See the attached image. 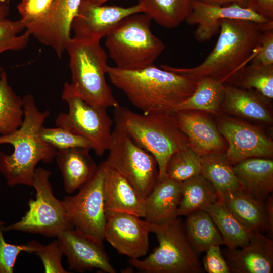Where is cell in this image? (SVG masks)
<instances>
[{
    "label": "cell",
    "mask_w": 273,
    "mask_h": 273,
    "mask_svg": "<svg viewBox=\"0 0 273 273\" xmlns=\"http://www.w3.org/2000/svg\"><path fill=\"white\" fill-rule=\"evenodd\" d=\"M273 28V21L260 24L224 19L212 51L199 65L192 68L161 67L199 81L211 79L236 86L243 70L257 54L262 32Z\"/></svg>",
    "instance_id": "obj_1"
},
{
    "label": "cell",
    "mask_w": 273,
    "mask_h": 273,
    "mask_svg": "<svg viewBox=\"0 0 273 273\" xmlns=\"http://www.w3.org/2000/svg\"><path fill=\"white\" fill-rule=\"evenodd\" d=\"M111 82L144 113H170L188 98L198 81L153 65L136 70L107 66Z\"/></svg>",
    "instance_id": "obj_2"
},
{
    "label": "cell",
    "mask_w": 273,
    "mask_h": 273,
    "mask_svg": "<svg viewBox=\"0 0 273 273\" xmlns=\"http://www.w3.org/2000/svg\"><path fill=\"white\" fill-rule=\"evenodd\" d=\"M24 111L21 126L9 134L0 135V145L11 144L14 152L7 155L0 152V172L7 185L32 186L35 167L40 161L52 162L57 150L40 138V129L50 112L40 111L31 94L23 97Z\"/></svg>",
    "instance_id": "obj_3"
},
{
    "label": "cell",
    "mask_w": 273,
    "mask_h": 273,
    "mask_svg": "<svg viewBox=\"0 0 273 273\" xmlns=\"http://www.w3.org/2000/svg\"><path fill=\"white\" fill-rule=\"evenodd\" d=\"M115 126L127 134L155 158L158 179L166 177L171 156L189 146L188 140L176 125L170 113H135L126 107L114 108Z\"/></svg>",
    "instance_id": "obj_4"
},
{
    "label": "cell",
    "mask_w": 273,
    "mask_h": 273,
    "mask_svg": "<svg viewBox=\"0 0 273 273\" xmlns=\"http://www.w3.org/2000/svg\"><path fill=\"white\" fill-rule=\"evenodd\" d=\"M66 51L69 56L72 90L87 104L107 109L120 106L106 79L107 56L100 41L73 37Z\"/></svg>",
    "instance_id": "obj_5"
},
{
    "label": "cell",
    "mask_w": 273,
    "mask_h": 273,
    "mask_svg": "<svg viewBox=\"0 0 273 273\" xmlns=\"http://www.w3.org/2000/svg\"><path fill=\"white\" fill-rule=\"evenodd\" d=\"M151 20L143 12L130 15L105 37V46L116 67L136 70L154 65L165 46L152 32Z\"/></svg>",
    "instance_id": "obj_6"
},
{
    "label": "cell",
    "mask_w": 273,
    "mask_h": 273,
    "mask_svg": "<svg viewBox=\"0 0 273 273\" xmlns=\"http://www.w3.org/2000/svg\"><path fill=\"white\" fill-rule=\"evenodd\" d=\"M146 222L159 245L144 259H129L131 265L147 273L202 272L198 255L186 235L179 216L163 224Z\"/></svg>",
    "instance_id": "obj_7"
},
{
    "label": "cell",
    "mask_w": 273,
    "mask_h": 273,
    "mask_svg": "<svg viewBox=\"0 0 273 273\" xmlns=\"http://www.w3.org/2000/svg\"><path fill=\"white\" fill-rule=\"evenodd\" d=\"M51 172L43 168H36L33 184L35 199H30L29 209L21 220L4 227V231H16L57 237L62 232L74 228L63 200L53 194L49 181Z\"/></svg>",
    "instance_id": "obj_8"
},
{
    "label": "cell",
    "mask_w": 273,
    "mask_h": 273,
    "mask_svg": "<svg viewBox=\"0 0 273 273\" xmlns=\"http://www.w3.org/2000/svg\"><path fill=\"white\" fill-rule=\"evenodd\" d=\"M61 98L67 103L68 112L59 114L56 126L86 139L96 154L102 156L110 147L113 124L106 109L87 104L72 90L68 82L64 85Z\"/></svg>",
    "instance_id": "obj_9"
},
{
    "label": "cell",
    "mask_w": 273,
    "mask_h": 273,
    "mask_svg": "<svg viewBox=\"0 0 273 273\" xmlns=\"http://www.w3.org/2000/svg\"><path fill=\"white\" fill-rule=\"evenodd\" d=\"M108 151L104 161L106 165L122 175L145 199L158 180V168L155 158L116 126Z\"/></svg>",
    "instance_id": "obj_10"
},
{
    "label": "cell",
    "mask_w": 273,
    "mask_h": 273,
    "mask_svg": "<svg viewBox=\"0 0 273 273\" xmlns=\"http://www.w3.org/2000/svg\"><path fill=\"white\" fill-rule=\"evenodd\" d=\"M106 165L98 166L92 177L75 195L63 200L73 228L103 241L106 223L104 185Z\"/></svg>",
    "instance_id": "obj_11"
},
{
    "label": "cell",
    "mask_w": 273,
    "mask_h": 273,
    "mask_svg": "<svg viewBox=\"0 0 273 273\" xmlns=\"http://www.w3.org/2000/svg\"><path fill=\"white\" fill-rule=\"evenodd\" d=\"M216 125L227 141L225 154L232 165L250 158L272 157L273 142L259 127L222 115L218 116Z\"/></svg>",
    "instance_id": "obj_12"
},
{
    "label": "cell",
    "mask_w": 273,
    "mask_h": 273,
    "mask_svg": "<svg viewBox=\"0 0 273 273\" xmlns=\"http://www.w3.org/2000/svg\"><path fill=\"white\" fill-rule=\"evenodd\" d=\"M105 239L117 252L129 259H139L149 249L150 233L145 220L136 215L106 210Z\"/></svg>",
    "instance_id": "obj_13"
},
{
    "label": "cell",
    "mask_w": 273,
    "mask_h": 273,
    "mask_svg": "<svg viewBox=\"0 0 273 273\" xmlns=\"http://www.w3.org/2000/svg\"><path fill=\"white\" fill-rule=\"evenodd\" d=\"M142 12L143 9L139 3L123 7L100 5L82 0L72 21L71 30L75 38L100 41L124 18Z\"/></svg>",
    "instance_id": "obj_14"
},
{
    "label": "cell",
    "mask_w": 273,
    "mask_h": 273,
    "mask_svg": "<svg viewBox=\"0 0 273 273\" xmlns=\"http://www.w3.org/2000/svg\"><path fill=\"white\" fill-rule=\"evenodd\" d=\"M57 238L70 270L83 273L97 268L107 273L116 272L103 241L74 228L62 232Z\"/></svg>",
    "instance_id": "obj_15"
},
{
    "label": "cell",
    "mask_w": 273,
    "mask_h": 273,
    "mask_svg": "<svg viewBox=\"0 0 273 273\" xmlns=\"http://www.w3.org/2000/svg\"><path fill=\"white\" fill-rule=\"evenodd\" d=\"M236 19L263 24L273 21L260 16L248 7L233 3L217 5L191 0L190 12L185 21L197 25L194 35L199 42L212 38L220 31L222 19Z\"/></svg>",
    "instance_id": "obj_16"
},
{
    "label": "cell",
    "mask_w": 273,
    "mask_h": 273,
    "mask_svg": "<svg viewBox=\"0 0 273 273\" xmlns=\"http://www.w3.org/2000/svg\"><path fill=\"white\" fill-rule=\"evenodd\" d=\"M81 1L54 0L45 17L25 30L61 58L71 39V24Z\"/></svg>",
    "instance_id": "obj_17"
},
{
    "label": "cell",
    "mask_w": 273,
    "mask_h": 273,
    "mask_svg": "<svg viewBox=\"0 0 273 273\" xmlns=\"http://www.w3.org/2000/svg\"><path fill=\"white\" fill-rule=\"evenodd\" d=\"M170 114L187 138L189 146L199 156L225 153V139L205 114L193 110L172 111Z\"/></svg>",
    "instance_id": "obj_18"
},
{
    "label": "cell",
    "mask_w": 273,
    "mask_h": 273,
    "mask_svg": "<svg viewBox=\"0 0 273 273\" xmlns=\"http://www.w3.org/2000/svg\"><path fill=\"white\" fill-rule=\"evenodd\" d=\"M230 272L271 273L273 271V241L257 231H253L248 244L225 253Z\"/></svg>",
    "instance_id": "obj_19"
},
{
    "label": "cell",
    "mask_w": 273,
    "mask_h": 273,
    "mask_svg": "<svg viewBox=\"0 0 273 273\" xmlns=\"http://www.w3.org/2000/svg\"><path fill=\"white\" fill-rule=\"evenodd\" d=\"M225 205L244 227L250 231L273 232V199L269 196L265 201L256 199L239 190L223 198Z\"/></svg>",
    "instance_id": "obj_20"
},
{
    "label": "cell",
    "mask_w": 273,
    "mask_h": 273,
    "mask_svg": "<svg viewBox=\"0 0 273 273\" xmlns=\"http://www.w3.org/2000/svg\"><path fill=\"white\" fill-rule=\"evenodd\" d=\"M267 99L255 90L224 83L221 111L237 117L271 124L273 119Z\"/></svg>",
    "instance_id": "obj_21"
},
{
    "label": "cell",
    "mask_w": 273,
    "mask_h": 273,
    "mask_svg": "<svg viewBox=\"0 0 273 273\" xmlns=\"http://www.w3.org/2000/svg\"><path fill=\"white\" fill-rule=\"evenodd\" d=\"M180 183L168 177L158 179L145 198V220L151 224H163L178 216L181 199Z\"/></svg>",
    "instance_id": "obj_22"
},
{
    "label": "cell",
    "mask_w": 273,
    "mask_h": 273,
    "mask_svg": "<svg viewBox=\"0 0 273 273\" xmlns=\"http://www.w3.org/2000/svg\"><path fill=\"white\" fill-rule=\"evenodd\" d=\"M105 165L104 185L105 210L124 212L144 218L145 199L122 175Z\"/></svg>",
    "instance_id": "obj_23"
},
{
    "label": "cell",
    "mask_w": 273,
    "mask_h": 273,
    "mask_svg": "<svg viewBox=\"0 0 273 273\" xmlns=\"http://www.w3.org/2000/svg\"><path fill=\"white\" fill-rule=\"evenodd\" d=\"M233 168L242 190L250 196L265 201L273 191V160L254 157L244 160Z\"/></svg>",
    "instance_id": "obj_24"
},
{
    "label": "cell",
    "mask_w": 273,
    "mask_h": 273,
    "mask_svg": "<svg viewBox=\"0 0 273 273\" xmlns=\"http://www.w3.org/2000/svg\"><path fill=\"white\" fill-rule=\"evenodd\" d=\"M89 150L79 147L57 150L55 158L66 193L72 194L80 189L96 172L98 166L90 156Z\"/></svg>",
    "instance_id": "obj_25"
},
{
    "label": "cell",
    "mask_w": 273,
    "mask_h": 273,
    "mask_svg": "<svg viewBox=\"0 0 273 273\" xmlns=\"http://www.w3.org/2000/svg\"><path fill=\"white\" fill-rule=\"evenodd\" d=\"M200 161L201 174L215 187L220 199L242 190L225 153L203 156Z\"/></svg>",
    "instance_id": "obj_26"
},
{
    "label": "cell",
    "mask_w": 273,
    "mask_h": 273,
    "mask_svg": "<svg viewBox=\"0 0 273 273\" xmlns=\"http://www.w3.org/2000/svg\"><path fill=\"white\" fill-rule=\"evenodd\" d=\"M180 192L178 216L203 210L220 199L215 187L201 174L181 182Z\"/></svg>",
    "instance_id": "obj_27"
},
{
    "label": "cell",
    "mask_w": 273,
    "mask_h": 273,
    "mask_svg": "<svg viewBox=\"0 0 273 273\" xmlns=\"http://www.w3.org/2000/svg\"><path fill=\"white\" fill-rule=\"evenodd\" d=\"M186 216L184 231L198 255L212 245L224 244L221 234L206 211L198 210Z\"/></svg>",
    "instance_id": "obj_28"
},
{
    "label": "cell",
    "mask_w": 273,
    "mask_h": 273,
    "mask_svg": "<svg viewBox=\"0 0 273 273\" xmlns=\"http://www.w3.org/2000/svg\"><path fill=\"white\" fill-rule=\"evenodd\" d=\"M210 216L229 250L242 247L248 243L253 231L244 227L232 214L219 199L203 209Z\"/></svg>",
    "instance_id": "obj_29"
},
{
    "label": "cell",
    "mask_w": 273,
    "mask_h": 273,
    "mask_svg": "<svg viewBox=\"0 0 273 273\" xmlns=\"http://www.w3.org/2000/svg\"><path fill=\"white\" fill-rule=\"evenodd\" d=\"M223 95L224 83L211 79H203L198 81L193 93L173 111H198L218 116Z\"/></svg>",
    "instance_id": "obj_30"
},
{
    "label": "cell",
    "mask_w": 273,
    "mask_h": 273,
    "mask_svg": "<svg viewBox=\"0 0 273 273\" xmlns=\"http://www.w3.org/2000/svg\"><path fill=\"white\" fill-rule=\"evenodd\" d=\"M143 13L159 25L171 29L185 21L191 0H139Z\"/></svg>",
    "instance_id": "obj_31"
},
{
    "label": "cell",
    "mask_w": 273,
    "mask_h": 273,
    "mask_svg": "<svg viewBox=\"0 0 273 273\" xmlns=\"http://www.w3.org/2000/svg\"><path fill=\"white\" fill-rule=\"evenodd\" d=\"M23 98L9 85L7 73H0V135L13 133L22 125L24 111Z\"/></svg>",
    "instance_id": "obj_32"
},
{
    "label": "cell",
    "mask_w": 273,
    "mask_h": 273,
    "mask_svg": "<svg viewBox=\"0 0 273 273\" xmlns=\"http://www.w3.org/2000/svg\"><path fill=\"white\" fill-rule=\"evenodd\" d=\"M9 0H0V55L6 51H19L28 45L30 33L21 20L8 18L10 12Z\"/></svg>",
    "instance_id": "obj_33"
},
{
    "label": "cell",
    "mask_w": 273,
    "mask_h": 273,
    "mask_svg": "<svg viewBox=\"0 0 273 273\" xmlns=\"http://www.w3.org/2000/svg\"><path fill=\"white\" fill-rule=\"evenodd\" d=\"M253 89L268 99L273 98V65L250 63L243 70L236 85Z\"/></svg>",
    "instance_id": "obj_34"
},
{
    "label": "cell",
    "mask_w": 273,
    "mask_h": 273,
    "mask_svg": "<svg viewBox=\"0 0 273 273\" xmlns=\"http://www.w3.org/2000/svg\"><path fill=\"white\" fill-rule=\"evenodd\" d=\"M200 157L189 146L174 153L166 168V177L181 183L201 174Z\"/></svg>",
    "instance_id": "obj_35"
},
{
    "label": "cell",
    "mask_w": 273,
    "mask_h": 273,
    "mask_svg": "<svg viewBox=\"0 0 273 273\" xmlns=\"http://www.w3.org/2000/svg\"><path fill=\"white\" fill-rule=\"evenodd\" d=\"M39 133L44 142L57 150L76 147L92 150V145L87 140L61 126L51 128L42 126Z\"/></svg>",
    "instance_id": "obj_36"
},
{
    "label": "cell",
    "mask_w": 273,
    "mask_h": 273,
    "mask_svg": "<svg viewBox=\"0 0 273 273\" xmlns=\"http://www.w3.org/2000/svg\"><path fill=\"white\" fill-rule=\"evenodd\" d=\"M4 227L0 225V273H12L19 254L22 252L34 253L39 242L32 240L25 244L8 243L4 238Z\"/></svg>",
    "instance_id": "obj_37"
},
{
    "label": "cell",
    "mask_w": 273,
    "mask_h": 273,
    "mask_svg": "<svg viewBox=\"0 0 273 273\" xmlns=\"http://www.w3.org/2000/svg\"><path fill=\"white\" fill-rule=\"evenodd\" d=\"M54 0H22L17 5L21 21L27 30L40 22L49 11Z\"/></svg>",
    "instance_id": "obj_38"
},
{
    "label": "cell",
    "mask_w": 273,
    "mask_h": 273,
    "mask_svg": "<svg viewBox=\"0 0 273 273\" xmlns=\"http://www.w3.org/2000/svg\"><path fill=\"white\" fill-rule=\"evenodd\" d=\"M34 253L41 260L44 267V272H70L65 269L62 265L61 260L64 254L57 239L47 245L39 243Z\"/></svg>",
    "instance_id": "obj_39"
},
{
    "label": "cell",
    "mask_w": 273,
    "mask_h": 273,
    "mask_svg": "<svg viewBox=\"0 0 273 273\" xmlns=\"http://www.w3.org/2000/svg\"><path fill=\"white\" fill-rule=\"evenodd\" d=\"M203 267L208 273H229L230 270L222 255L220 245L210 246L203 259Z\"/></svg>",
    "instance_id": "obj_40"
},
{
    "label": "cell",
    "mask_w": 273,
    "mask_h": 273,
    "mask_svg": "<svg viewBox=\"0 0 273 273\" xmlns=\"http://www.w3.org/2000/svg\"><path fill=\"white\" fill-rule=\"evenodd\" d=\"M250 63L263 65H273V28L262 32L259 50Z\"/></svg>",
    "instance_id": "obj_41"
},
{
    "label": "cell",
    "mask_w": 273,
    "mask_h": 273,
    "mask_svg": "<svg viewBox=\"0 0 273 273\" xmlns=\"http://www.w3.org/2000/svg\"><path fill=\"white\" fill-rule=\"evenodd\" d=\"M248 8L257 14L273 20V0H248Z\"/></svg>",
    "instance_id": "obj_42"
},
{
    "label": "cell",
    "mask_w": 273,
    "mask_h": 273,
    "mask_svg": "<svg viewBox=\"0 0 273 273\" xmlns=\"http://www.w3.org/2000/svg\"><path fill=\"white\" fill-rule=\"evenodd\" d=\"M201 2L217 5H226L233 3L237 4L243 7H247L248 0H195Z\"/></svg>",
    "instance_id": "obj_43"
},
{
    "label": "cell",
    "mask_w": 273,
    "mask_h": 273,
    "mask_svg": "<svg viewBox=\"0 0 273 273\" xmlns=\"http://www.w3.org/2000/svg\"><path fill=\"white\" fill-rule=\"evenodd\" d=\"M97 5H103L105 3L109 0H87Z\"/></svg>",
    "instance_id": "obj_44"
},
{
    "label": "cell",
    "mask_w": 273,
    "mask_h": 273,
    "mask_svg": "<svg viewBox=\"0 0 273 273\" xmlns=\"http://www.w3.org/2000/svg\"><path fill=\"white\" fill-rule=\"evenodd\" d=\"M4 224H5V222L3 221L0 220V225H4Z\"/></svg>",
    "instance_id": "obj_45"
},
{
    "label": "cell",
    "mask_w": 273,
    "mask_h": 273,
    "mask_svg": "<svg viewBox=\"0 0 273 273\" xmlns=\"http://www.w3.org/2000/svg\"><path fill=\"white\" fill-rule=\"evenodd\" d=\"M3 70V68L0 67V73H1V72H2Z\"/></svg>",
    "instance_id": "obj_46"
}]
</instances>
